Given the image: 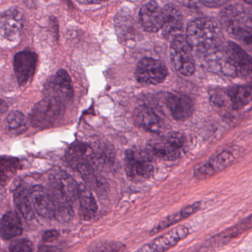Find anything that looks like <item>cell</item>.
Masks as SVG:
<instances>
[{
	"label": "cell",
	"mask_w": 252,
	"mask_h": 252,
	"mask_svg": "<svg viewBox=\"0 0 252 252\" xmlns=\"http://www.w3.org/2000/svg\"><path fill=\"white\" fill-rule=\"evenodd\" d=\"M164 22L163 25L162 35L173 38L182 35L183 32V17L180 10L172 4H166L164 8Z\"/></svg>",
	"instance_id": "cell-20"
},
{
	"label": "cell",
	"mask_w": 252,
	"mask_h": 252,
	"mask_svg": "<svg viewBox=\"0 0 252 252\" xmlns=\"http://www.w3.org/2000/svg\"><path fill=\"white\" fill-rule=\"evenodd\" d=\"M23 26V14L17 9H10L0 14V35L6 39H17Z\"/></svg>",
	"instance_id": "cell-17"
},
{
	"label": "cell",
	"mask_w": 252,
	"mask_h": 252,
	"mask_svg": "<svg viewBox=\"0 0 252 252\" xmlns=\"http://www.w3.org/2000/svg\"><path fill=\"white\" fill-rule=\"evenodd\" d=\"M204 63L210 72L229 78H238V72L226 43L204 55Z\"/></svg>",
	"instance_id": "cell-8"
},
{
	"label": "cell",
	"mask_w": 252,
	"mask_h": 252,
	"mask_svg": "<svg viewBox=\"0 0 252 252\" xmlns=\"http://www.w3.org/2000/svg\"><path fill=\"white\" fill-rule=\"evenodd\" d=\"M125 170L129 180L142 183L150 179L154 170V161L148 151L132 148L126 152Z\"/></svg>",
	"instance_id": "cell-4"
},
{
	"label": "cell",
	"mask_w": 252,
	"mask_h": 252,
	"mask_svg": "<svg viewBox=\"0 0 252 252\" xmlns=\"http://www.w3.org/2000/svg\"><path fill=\"white\" fill-rule=\"evenodd\" d=\"M167 75L165 65L152 58H144L139 61L135 71L138 82L145 85H158L164 81Z\"/></svg>",
	"instance_id": "cell-12"
},
{
	"label": "cell",
	"mask_w": 252,
	"mask_h": 252,
	"mask_svg": "<svg viewBox=\"0 0 252 252\" xmlns=\"http://www.w3.org/2000/svg\"><path fill=\"white\" fill-rule=\"evenodd\" d=\"M189 235L187 226L181 225L170 229L161 236L157 237L151 242L142 246L137 252H164L177 245Z\"/></svg>",
	"instance_id": "cell-13"
},
{
	"label": "cell",
	"mask_w": 252,
	"mask_h": 252,
	"mask_svg": "<svg viewBox=\"0 0 252 252\" xmlns=\"http://www.w3.org/2000/svg\"></svg>",
	"instance_id": "cell-37"
},
{
	"label": "cell",
	"mask_w": 252,
	"mask_h": 252,
	"mask_svg": "<svg viewBox=\"0 0 252 252\" xmlns=\"http://www.w3.org/2000/svg\"><path fill=\"white\" fill-rule=\"evenodd\" d=\"M247 14H248L249 18H250V20H251V22H252V9L250 10V11H249L248 13H247Z\"/></svg>",
	"instance_id": "cell-35"
},
{
	"label": "cell",
	"mask_w": 252,
	"mask_h": 252,
	"mask_svg": "<svg viewBox=\"0 0 252 252\" xmlns=\"http://www.w3.org/2000/svg\"><path fill=\"white\" fill-rule=\"evenodd\" d=\"M140 25L145 31L156 32L162 29L164 22V10L154 1L147 2L141 7L139 12Z\"/></svg>",
	"instance_id": "cell-15"
},
{
	"label": "cell",
	"mask_w": 252,
	"mask_h": 252,
	"mask_svg": "<svg viewBox=\"0 0 252 252\" xmlns=\"http://www.w3.org/2000/svg\"><path fill=\"white\" fill-rule=\"evenodd\" d=\"M37 63V55L31 50H25L16 53L13 59V68L20 87H25L32 81Z\"/></svg>",
	"instance_id": "cell-14"
},
{
	"label": "cell",
	"mask_w": 252,
	"mask_h": 252,
	"mask_svg": "<svg viewBox=\"0 0 252 252\" xmlns=\"http://www.w3.org/2000/svg\"><path fill=\"white\" fill-rule=\"evenodd\" d=\"M210 100L212 106L218 109L241 110L252 103V82L211 90Z\"/></svg>",
	"instance_id": "cell-3"
},
{
	"label": "cell",
	"mask_w": 252,
	"mask_h": 252,
	"mask_svg": "<svg viewBox=\"0 0 252 252\" xmlns=\"http://www.w3.org/2000/svg\"><path fill=\"white\" fill-rule=\"evenodd\" d=\"M66 159L73 170L88 177L94 164V153L87 144L75 142L66 150Z\"/></svg>",
	"instance_id": "cell-11"
},
{
	"label": "cell",
	"mask_w": 252,
	"mask_h": 252,
	"mask_svg": "<svg viewBox=\"0 0 252 252\" xmlns=\"http://www.w3.org/2000/svg\"><path fill=\"white\" fill-rule=\"evenodd\" d=\"M206 7L218 8L227 4L231 0H199Z\"/></svg>",
	"instance_id": "cell-31"
},
{
	"label": "cell",
	"mask_w": 252,
	"mask_h": 252,
	"mask_svg": "<svg viewBox=\"0 0 252 252\" xmlns=\"http://www.w3.org/2000/svg\"><path fill=\"white\" fill-rule=\"evenodd\" d=\"M10 252H33L32 242L26 238L14 240L9 246Z\"/></svg>",
	"instance_id": "cell-29"
},
{
	"label": "cell",
	"mask_w": 252,
	"mask_h": 252,
	"mask_svg": "<svg viewBox=\"0 0 252 252\" xmlns=\"http://www.w3.org/2000/svg\"><path fill=\"white\" fill-rule=\"evenodd\" d=\"M73 93L72 81L64 69H59L50 76L43 88L44 98L53 99L63 104L72 100Z\"/></svg>",
	"instance_id": "cell-10"
},
{
	"label": "cell",
	"mask_w": 252,
	"mask_h": 252,
	"mask_svg": "<svg viewBox=\"0 0 252 252\" xmlns=\"http://www.w3.org/2000/svg\"><path fill=\"white\" fill-rule=\"evenodd\" d=\"M222 29L215 19L198 18L188 24L185 38L192 51L204 56L225 44Z\"/></svg>",
	"instance_id": "cell-2"
},
{
	"label": "cell",
	"mask_w": 252,
	"mask_h": 252,
	"mask_svg": "<svg viewBox=\"0 0 252 252\" xmlns=\"http://www.w3.org/2000/svg\"><path fill=\"white\" fill-rule=\"evenodd\" d=\"M191 52L184 35L173 38L170 49V60L175 69L184 76H191L195 72V60Z\"/></svg>",
	"instance_id": "cell-9"
},
{
	"label": "cell",
	"mask_w": 252,
	"mask_h": 252,
	"mask_svg": "<svg viewBox=\"0 0 252 252\" xmlns=\"http://www.w3.org/2000/svg\"><path fill=\"white\" fill-rule=\"evenodd\" d=\"M133 119L138 127L151 133H158L162 127L159 117L152 109L147 106L136 108L133 113Z\"/></svg>",
	"instance_id": "cell-21"
},
{
	"label": "cell",
	"mask_w": 252,
	"mask_h": 252,
	"mask_svg": "<svg viewBox=\"0 0 252 252\" xmlns=\"http://www.w3.org/2000/svg\"><path fill=\"white\" fill-rule=\"evenodd\" d=\"M7 126L11 133L19 135L24 133L29 126L26 117L19 111H13L7 117Z\"/></svg>",
	"instance_id": "cell-27"
},
{
	"label": "cell",
	"mask_w": 252,
	"mask_h": 252,
	"mask_svg": "<svg viewBox=\"0 0 252 252\" xmlns=\"http://www.w3.org/2000/svg\"><path fill=\"white\" fill-rule=\"evenodd\" d=\"M13 199L19 211L26 220L34 219V210L29 197V190L24 186H19L15 189Z\"/></svg>",
	"instance_id": "cell-25"
},
{
	"label": "cell",
	"mask_w": 252,
	"mask_h": 252,
	"mask_svg": "<svg viewBox=\"0 0 252 252\" xmlns=\"http://www.w3.org/2000/svg\"><path fill=\"white\" fill-rule=\"evenodd\" d=\"M244 149L239 145H232L222 150L220 152L195 168L194 176L198 180H204L216 176L218 173L230 167L242 156Z\"/></svg>",
	"instance_id": "cell-6"
},
{
	"label": "cell",
	"mask_w": 252,
	"mask_h": 252,
	"mask_svg": "<svg viewBox=\"0 0 252 252\" xmlns=\"http://www.w3.org/2000/svg\"><path fill=\"white\" fill-rule=\"evenodd\" d=\"M7 109H8V107H7V103L2 99L0 98V116L6 113Z\"/></svg>",
	"instance_id": "cell-33"
},
{
	"label": "cell",
	"mask_w": 252,
	"mask_h": 252,
	"mask_svg": "<svg viewBox=\"0 0 252 252\" xmlns=\"http://www.w3.org/2000/svg\"><path fill=\"white\" fill-rule=\"evenodd\" d=\"M38 252H62V249L56 246L41 244L38 247Z\"/></svg>",
	"instance_id": "cell-32"
},
{
	"label": "cell",
	"mask_w": 252,
	"mask_h": 252,
	"mask_svg": "<svg viewBox=\"0 0 252 252\" xmlns=\"http://www.w3.org/2000/svg\"><path fill=\"white\" fill-rule=\"evenodd\" d=\"M32 208L44 219H54L55 207L50 191L40 185L32 187L29 190Z\"/></svg>",
	"instance_id": "cell-16"
},
{
	"label": "cell",
	"mask_w": 252,
	"mask_h": 252,
	"mask_svg": "<svg viewBox=\"0 0 252 252\" xmlns=\"http://www.w3.org/2000/svg\"><path fill=\"white\" fill-rule=\"evenodd\" d=\"M247 4H250L252 6V0H244Z\"/></svg>",
	"instance_id": "cell-36"
},
{
	"label": "cell",
	"mask_w": 252,
	"mask_h": 252,
	"mask_svg": "<svg viewBox=\"0 0 252 252\" xmlns=\"http://www.w3.org/2000/svg\"><path fill=\"white\" fill-rule=\"evenodd\" d=\"M78 200L79 201V216L83 220L90 221L95 217L97 204L92 191L84 185H79Z\"/></svg>",
	"instance_id": "cell-23"
},
{
	"label": "cell",
	"mask_w": 252,
	"mask_h": 252,
	"mask_svg": "<svg viewBox=\"0 0 252 252\" xmlns=\"http://www.w3.org/2000/svg\"><path fill=\"white\" fill-rule=\"evenodd\" d=\"M126 247L120 241H106L95 243L87 252H125Z\"/></svg>",
	"instance_id": "cell-28"
},
{
	"label": "cell",
	"mask_w": 252,
	"mask_h": 252,
	"mask_svg": "<svg viewBox=\"0 0 252 252\" xmlns=\"http://www.w3.org/2000/svg\"><path fill=\"white\" fill-rule=\"evenodd\" d=\"M166 103L173 118L176 121H185L194 112V103L190 97L181 93H170L166 97Z\"/></svg>",
	"instance_id": "cell-18"
},
{
	"label": "cell",
	"mask_w": 252,
	"mask_h": 252,
	"mask_svg": "<svg viewBox=\"0 0 252 252\" xmlns=\"http://www.w3.org/2000/svg\"><path fill=\"white\" fill-rule=\"evenodd\" d=\"M186 144V137L184 134L171 132L150 141L148 152L160 159L175 161L183 155Z\"/></svg>",
	"instance_id": "cell-5"
},
{
	"label": "cell",
	"mask_w": 252,
	"mask_h": 252,
	"mask_svg": "<svg viewBox=\"0 0 252 252\" xmlns=\"http://www.w3.org/2000/svg\"><path fill=\"white\" fill-rule=\"evenodd\" d=\"M49 186L54 202V219L59 223H69L74 218L72 204L78 199L79 185L66 172L56 170L49 176Z\"/></svg>",
	"instance_id": "cell-1"
},
{
	"label": "cell",
	"mask_w": 252,
	"mask_h": 252,
	"mask_svg": "<svg viewBox=\"0 0 252 252\" xmlns=\"http://www.w3.org/2000/svg\"><path fill=\"white\" fill-rule=\"evenodd\" d=\"M64 104L50 98H43L34 105L30 113V122L37 128L50 127L63 115Z\"/></svg>",
	"instance_id": "cell-7"
},
{
	"label": "cell",
	"mask_w": 252,
	"mask_h": 252,
	"mask_svg": "<svg viewBox=\"0 0 252 252\" xmlns=\"http://www.w3.org/2000/svg\"><path fill=\"white\" fill-rule=\"evenodd\" d=\"M59 232L56 229H51V230H47L43 234L42 241L45 244H50V243L54 242L59 239Z\"/></svg>",
	"instance_id": "cell-30"
},
{
	"label": "cell",
	"mask_w": 252,
	"mask_h": 252,
	"mask_svg": "<svg viewBox=\"0 0 252 252\" xmlns=\"http://www.w3.org/2000/svg\"><path fill=\"white\" fill-rule=\"evenodd\" d=\"M201 202L198 201V202H195L194 204L186 206V207H184L182 210H179V211L174 213V214L167 216L165 219L158 222L154 227L151 229L149 232L150 235H157V234L161 232V231L164 230V229H167V228H170V226H173V225L176 224V223L183 221L185 219H188L192 215L196 213L201 209Z\"/></svg>",
	"instance_id": "cell-22"
},
{
	"label": "cell",
	"mask_w": 252,
	"mask_h": 252,
	"mask_svg": "<svg viewBox=\"0 0 252 252\" xmlns=\"http://www.w3.org/2000/svg\"><path fill=\"white\" fill-rule=\"evenodd\" d=\"M77 1L83 3V4H99V3L103 2V1H108V0H77Z\"/></svg>",
	"instance_id": "cell-34"
},
{
	"label": "cell",
	"mask_w": 252,
	"mask_h": 252,
	"mask_svg": "<svg viewBox=\"0 0 252 252\" xmlns=\"http://www.w3.org/2000/svg\"><path fill=\"white\" fill-rule=\"evenodd\" d=\"M23 232L22 222L17 215L9 212L0 219V237L3 240L13 239Z\"/></svg>",
	"instance_id": "cell-24"
},
{
	"label": "cell",
	"mask_w": 252,
	"mask_h": 252,
	"mask_svg": "<svg viewBox=\"0 0 252 252\" xmlns=\"http://www.w3.org/2000/svg\"><path fill=\"white\" fill-rule=\"evenodd\" d=\"M250 19L238 24L228 30L227 32L238 41H241L252 53V25Z\"/></svg>",
	"instance_id": "cell-26"
},
{
	"label": "cell",
	"mask_w": 252,
	"mask_h": 252,
	"mask_svg": "<svg viewBox=\"0 0 252 252\" xmlns=\"http://www.w3.org/2000/svg\"><path fill=\"white\" fill-rule=\"evenodd\" d=\"M238 72V78L252 82V56L232 41L226 42Z\"/></svg>",
	"instance_id": "cell-19"
}]
</instances>
